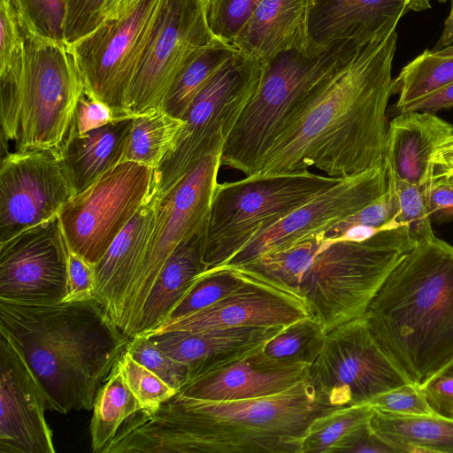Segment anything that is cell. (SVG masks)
Segmentation results:
<instances>
[{
    "instance_id": "25",
    "label": "cell",
    "mask_w": 453,
    "mask_h": 453,
    "mask_svg": "<svg viewBox=\"0 0 453 453\" xmlns=\"http://www.w3.org/2000/svg\"><path fill=\"white\" fill-rule=\"evenodd\" d=\"M313 0H261L234 40L240 53L267 62L290 50L311 46L309 18Z\"/></svg>"
},
{
    "instance_id": "33",
    "label": "cell",
    "mask_w": 453,
    "mask_h": 453,
    "mask_svg": "<svg viewBox=\"0 0 453 453\" xmlns=\"http://www.w3.org/2000/svg\"><path fill=\"white\" fill-rule=\"evenodd\" d=\"M452 82L453 56H441L426 50L393 80V94L399 95L396 112Z\"/></svg>"
},
{
    "instance_id": "52",
    "label": "cell",
    "mask_w": 453,
    "mask_h": 453,
    "mask_svg": "<svg viewBox=\"0 0 453 453\" xmlns=\"http://www.w3.org/2000/svg\"><path fill=\"white\" fill-rule=\"evenodd\" d=\"M453 44V0L449 16L445 19L441 35L432 51H438Z\"/></svg>"
},
{
    "instance_id": "54",
    "label": "cell",
    "mask_w": 453,
    "mask_h": 453,
    "mask_svg": "<svg viewBox=\"0 0 453 453\" xmlns=\"http://www.w3.org/2000/svg\"><path fill=\"white\" fill-rule=\"evenodd\" d=\"M434 178H437L453 187V170L440 171L438 173L434 174Z\"/></svg>"
},
{
    "instance_id": "36",
    "label": "cell",
    "mask_w": 453,
    "mask_h": 453,
    "mask_svg": "<svg viewBox=\"0 0 453 453\" xmlns=\"http://www.w3.org/2000/svg\"><path fill=\"white\" fill-rule=\"evenodd\" d=\"M388 186L396 202L393 225L406 226L416 243L434 235L427 204L429 188L399 180L388 173Z\"/></svg>"
},
{
    "instance_id": "41",
    "label": "cell",
    "mask_w": 453,
    "mask_h": 453,
    "mask_svg": "<svg viewBox=\"0 0 453 453\" xmlns=\"http://www.w3.org/2000/svg\"><path fill=\"white\" fill-rule=\"evenodd\" d=\"M26 36L12 0H0V74L24 67Z\"/></svg>"
},
{
    "instance_id": "57",
    "label": "cell",
    "mask_w": 453,
    "mask_h": 453,
    "mask_svg": "<svg viewBox=\"0 0 453 453\" xmlns=\"http://www.w3.org/2000/svg\"><path fill=\"white\" fill-rule=\"evenodd\" d=\"M437 1L443 3V2H446L447 0H437Z\"/></svg>"
},
{
    "instance_id": "30",
    "label": "cell",
    "mask_w": 453,
    "mask_h": 453,
    "mask_svg": "<svg viewBox=\"0 0 453 453\" xmlns=\"http://www.w3.org/2000/svg\"><path fill=\"white\" fill-rule=\"evenodd\" d=\"M238 54L234 46L219 41L204 47L179 73L165 97L162 109L182 119L197 96Z\"/></svg>"
},
{
    "instance_id": "46",
    "label": "cell",
    "mask_w": 453,
    "mask_h": 453,
    "mask_svg": "<svg viewBox=\"0 0 453 453\" xmlns=\"http://www.w3.org/2000/svg\"><path fill=\"white\" fill-rule=\"evenodd\" d=\"M95 265L69 250L67 257L66 294L62 302L95 299Z\"/></svg>"
},
{
    "instance_id": "1",
    "label": "cell",
    "mask_w": 453,
    "mask_h": 453,
    "mask_svg": "<svg viewBox=\"0 0 453 453\" xmlns=\"http://www.w3.org/2000/svg\"><path fill=\"white\" fill-rule=\"evenodd\" d=\"M396 30L364 47L321 81L288 121L254 177L316 168L347 178L383 164Z\"/></svg>"
},
{
    "instance_id": "11",
    "label": "cell",
    "mask_w": 453,
    "mask_h": 453,
    "mask_svg": "<svg viewBox=\"0 0 453 453\" xmlns=\"http://www.w3.org/2000/svg\"><path fill=\"white\" fill-rule=\"evenodd\" d=\"M165 0H137L70 46L84 90L119 117H131L127 96Z\"/></svg>"
},
{
    "instance_id": "37",
    "label": "cell",
    "mask_w": 453,
    "mask_h": 453,
    "mask_svg": "<svg viewBox=\"0 0 453 453\" xmlns=\"http://www.w3.org/2000/svg\"><path fill=\"white\" fill-rule=\"evenodd\" d=\"M24 33L65 42L67 0H12Z\"/></svg>"
},
{
    "instance_id": "28",
    "label": "cell",
    "mask_w": 453,
    "mask_h": 453,
    "mask_svg": "<svg viewBox=\"0 0 453 453\" xmlns=\"http://www.w3.org/2000/svg\"><path fill=\"white\" fill-rule=\"evenodd\" d=\"M370 426L397 453H453V418L375 411Z\"/></svg>"
},
{
    "instance_id": "7",
    "label": "cell",
    "mask_w": 453,
    "mask_h": 453,
    "mask_svg": "<svg viewBox=\"0 0 453 453\" xmlns=\"http://www.w3.org/2000/svg\"><path fill=\"white\" fill-rule=\"evenodd\" d=\"M25 36L22 76L0 80L1 141L16 151L57 149L84 82L68 44Z\"/></svg>"
},
{
    "instance_id": "16",
    "label": "cell",
    "mask_w": 453,
    "mask_h": 453,
    "mask_svg": "<svg viewBox=\"0 0 453 453\" xmlns=\"http://www.w3.org/2000/svg\"><path fill=\"white\" fill-rule=\"evenodd\" d=\"M388 189V176L385 161L357 175L342 178L256 235L219 267L241 266L307 236L326 232L341 220L374 202Z\"/></svg>"
},
{
    "instance_id": "48",
    "label": "cell",
    "mask_w": 453,
    "mask_h": 453,
    "mask_svg": "<svg viewBox=\"0 0 453 453\" xmlns=\"http://www.w3.org/2000/svg\"><path fill=\"white\" fill-rule=\"evenodd\" d=\"M427 204L432 222L446 223L453 219V187L434 178L427 192Z\"/></svg>"
},
{
    "instance_id": "53",
    "label": "cell",
    "mask_w": 453,
    "mask_h": 453,
    "mask_svg": "<svg viewBox=\"0 0 453 453\" xmlns=\"http://www.w3.org/2000/svg\"><path fill=\"white\" fill-rule=\"evenodd\" d=\"M408 11H424L431 7V0H403Z\"/></svg>"
},
{
    "instance_id": "3",
    "label": "cell",
    "mask_w": 453,
    "mask_h": 453,
    "mask_svg": "<svg viewBox=\"0 0 453 453\" xmlns=\"http://www.w3.org/2000/svg\"><path fill=\"white\" fill-rule=\"evenodd\" d=\"M0 332L38 379L47 409L61 414L93 409L130 339L96 299L35 304L0 300Z\"/></svg>"
},
{
    "instance_id": "8",
    "label": "cell",
    "mask_w": 453,
    "mask_h": 453,
    "mask_svg": "<svg viewBox=\"0 0 453 453\" xmlns=\"http://www.w3.org/2000/svg\"><path fill=\"white\" fill-rule=\"evenodd\" d=\"M342 179L305 171L218 182L203 244L205 272L223 265L256 235Z\"/></svg>"
},
{
    "instance_id": "4",
    "label": "cell",
    "mask_w": 453,
    "mask_h": 453,
    "mask_svg": "<svg viewBox=\"0 0 453 453\" xmlns=\"http://www.w3.org/2000/svg\"><path fill=\"white\" fill-rule=\"evenodd\" d=\"M415 245L406 226L360 241L329 239L323 232L230 268L299 297L326 334L362 318L386 277Z\"/></svg>"
},
{
    "instance_id": "40",
    "label": "cell",
    "mask_w": 453,
    "mask_h": 453,
    "mask_svg": "<svg viewBox=\"0 0 453 453\" xmlns=\"http://www.w3.org/2000/svg\"><path fill=\"white\" fill-rule=\"evenodd\" d=\"M126 351L177 392L190 380L187 367L168 357L149 337L130 338Z\"/></svg>"
},
{
    "instance_id": "58",
    "label": "cell",
    "mask_w": 453,
    "mask_h": 453,
    "mask_svg": "<svg viewBox=\"0 0 453 453\" xmlns=\"http://www.w3.org/2000/svg\"><path fill=\"white\" fill-rule=\"evenodd\" d=\"M450 418H453V411H452V413H451V415H450Z\"/></svg>"
},
{
    "instance_id": "34",
    "label": "cell",
    "mask_w": 453,
    "mask_h": 453,
    "mask_svg": "<svg viewBox=\"0 0 453 453\" xmlns=\"http://www.w3.org/2000/svg\"><path fill=\"white\" fill-rule=\"evenodd\" d=\"M325 336L322 326L308 317L281 329L262 349L275 359L311 365L322 348Z\"/></svg>"
},
{
    "instance_id": "31",
    "label": "cell",
    "mask_w": 453,
    "mask_h": 453,
    "mask_svg": "<svg viewBox=\"0 0 453 453\" xmlns=\"http://www.w3.org/2000/svg\"><path fill=\"white\" fill-rule=\"evenodd\" d=\"M374 411L367 403L338 408L319 416L307 429L302 453L349 452L369 426Z\"/></svg>"
},
{
    "instance_id": "18",
    "label": "cell",
    "mask_w": 453,
    "mask_h": 453,
    "mask_svg": "<svg viewBox=\"0 0 453 453\" xmlns=\"http://www.w3.org/2000/svg\"><path fill=\"white\" fill-rule=\"evenodd\" d=\"M42 388L24 356L0 332V453H55Z\"/></svg>"
},
{
    "instance_id": "42",
    "label": "cell",
    "mask_w": 453,
    "mask_h": 453,
    "mask_svg": "<svg viewBox=\"0 0 453 453\" xmlns=\"http://www.w3.org/2000/svg\"><path fill=\"white\" fill-rule=\"evenodd\" d=\"M396 212V202L392 189L388 191L364 209L341 220L329 230L325 236L329 239H340L349 230L356 227L380 231L395 227L392 221Z\"/></svg>"
},
{
    "instance_id": "14",
    "label": "cell",
    "mask_w": 453,
    "mask_h": 453,
    "mask_svg": "<svg viewBox=\"0 0 453 453\" xmlns=\"http://www.w3.org/2000/svg\"><path fill=\"white\" fill-rule=\"evenodd\" d=\"M216 41L206 23L201 0H165L128 89V112L137 116L162 108L167 92L186 65Z\"/></svg>"
},
{
    "instance_id": "44",
    "label": "cell",
    "mask_w": 453,
    "mask_h": 453,
    "mask_svg": "<svg viewBox=\"0 0 453 453\" xmlns=\"http://www.w3.org/2000/svg\"><path fill=\"white\" fill-rule=\"evenodd\" d=\"M107 0H67L65 41L68 45L93 32L104 20Z\"/></svg>"
},
{
    "instance_id": "23",
    "label": "cell",
    "mask_w": 453,
    "mask_h": 453,
    "mask_svg": "<svg viewBox=\"0 0 453 453\" xmlns=\"http://www.w3.org/2000/svg\"><path fill=\"white\" fill-rule=\"evenodd\" d=\"M157 204L158 200L149 196L95 265V299L119 328L128 290L147 250Z\"/></svg>"
},
{
    "instance_id": "2",
    "label": "cell",
    "mask_w": 453,
    "mask_h": 453,
    "mask_svg": "<svg viewBox=\"0 0 453 453\" xmlns=\"http://www.w3.org/2000/svg\"><path fill=\"white\" fill-rule=\"evenodd\" d=\"M335 409L307 379L254 399L207 401L177 393L128 418L108 453H302L311 423Z\"/></svg>"
},
{
    "instance_id": "21",
    "label": "cell",
    "mask_w": 453,
    "mask_h": 453,
    "mask_svg": "<svg viewBox=\"0 0 453 453\" xmlns=\"http://www.w3.org/2000/svg\"><path fill=\"white\" fill-rule=\"evenodd\" d=\"M284 327L242 326L198 332L174 330L141 336L149 337L168 357L185 365L192 380L263 346Z\"/></svg>"
},
{
    "instance_id": "24",
    "label": "cell",
    "mask_w": 453,
    "mask_h": 453,
    "mask_svg": "<svg viewBox=\"0 0 453 453\" xmlns=\"http://www.w3.org/2000/svg\"><path fill=\"white\" fill-rule=\"evenodd\" d=\"M453 134V126L434 113H398L387 131L384 161L390 176L429 188L434 181V155Z\"/></svg>"
},
{
    "instance_id": "39",
    "label": "cell",
    "mask_w": 453,
    "mask_h": 453,
    "mask_svg": "<svg viewBox=\"0 0 453 453\" xmlns=\"http://www.w3.org/2000/svg\"><path fill=\"white\" fill-rule=\"evenodd\" d=\"M118 365L126 384L144 410L157 409L178 393L126 350Z\"/></svg>"
},
{
    "instance_id": "13",
    "label": "cell",
    "mask_w": 453,
    "mask_h": 453,
    "mask_svg": "<svg viewBox=\"0 0 453 453\" xmlns=\"http://www.w3.org/2000/svg\"><path fill=\"white\" fill-rule=\"evenodd\" d=\"M307 380L319 398L334 408L367 403L410 383L374 342L363 317L326 334Z\"/></svg>"
},
{
    "instance_id": "20",
    "label": "cell",
    "mask_w": 453,
    "mask_h": 453,
    "mask_svg": "<svg viewBox=\"0 0 453 453\" xmlns=\"http://www.w3.org/2000/svg\"><path fill=\"white\" fill-rule=\"evenodd\" d=\"M263 346L188 381L178 393L207 401L254 399L282 393L307 379L311 365L270 357Z\"/></svg>"
},
{
    "instance_id": "12",
    "label": "cell",
    "mask_w": 453,
    "mask_h": 453,
    "mask_svg": "<svg viewBox=\"0 0 453 453\" xmlns=\"http://www.w3.org/2000/svg\"><path fill=\"white\" fill-rule=\"evenodd\" d=\"M154 171L123 161L70 198L58 214L69 250L96 265L149 199Z\"/></svg>"
},
{
    "instance_id": "17",
    "label": "cell",
    "mask_w": 453,
    "mask_h": 453,
    "mask_svg": "<svg viewBox=\"0 0 453 453\" xmlns=\"http://www.w3.org/2000/svg\"><path fill=\"white\" fill-rule=\"evenodd\" d=\"M69 248L58 216L0 242V300L62 302Z\"/></svg>"
},
{
    "instance_id": "35",
    "label": "cell",
    "mask_w": 453,
    "mask_h": 453,
    "mask_svg": "<svg viewBox=\"0 0 453 453\" xmlns=\"http://www.w3.org/2000/svg\"><path fill=\"white\" fill-rule=\"evenodd\" d=\"M244 281L245 277L236 269L230 267H218L203 273L177 303L162 324L214 304L242 286Z\"/></svg>"
},
{
    "instance_id": "9",
    "label": "cell",
    "mask_w": 453,
    "mask_h": 453,
    "mask_svg": "<svg viewBox=\"0 0 453 453\" xmlns=\"http://www.w3.org/2000/svg\"><path fill=\"white\" fill-rule=\"evenodd\" d=\"M265 65L239 52L197 96L177 141L154 171L149 196L161 200L203 157L223 148L257 90Z\"/></svg>"
},
{
    "instance_id": "29",
    "label": "cell",
    "mask_w": 453,
    "mask_h": 453,
    "mask_svg": "<svg viewBox=\"0 0 453 453\" xmlns=\"http://www.w3.org/2000/svg\"><path fill=\"white\" fill-rule=\"evenodd\" d=\"M143 406L126 384L118 363L98 389L90 421L91 450L108 453L123 424Z\"/></svg>"
},
{
    "instance_id": "27",
    "label": "cell",
    "mask_w": 453,
    "mask_h": 453,
    "mask_svg": "<svg viewBox=\"0 0 453 453\" xmlns=\"http://www.w3.org/2000/svg\"><path fill=\"white\" fill-rule=\"evenodd\" d=\"M206 226L207 224L180 243L165 263L143 306L134 336L161 325L199 276L206 271L203 263Z\"/></svg>"
},
{
    "instance_id": "32",
    "label": "cell",
    "mask_w": 453,
    "mask_h": 453,
    "mask_svg": "<svg viewBox=\"0 0 453 453\" xmlns=\"http://www.w3.org/2000/svg\"><path fill=\"white\" fill-rule=\"evenodd\" d=\"M183 127V119L170 115L162 108L135 116L123 161L157 168Z\"/></svg>"
},
{
    "instance_id": "51",
    "label": "cell",
    "mask_w": 453,
    "mask_h": 453,
    "mask_svg": "<svg viewBox=\"0 0 453 453\" xmlns=\"http://www.w3.org/2000/svg\"><path fill=\"white\" fill-rule=\"evenodd\" d=\"M137 0H107L103 15L105 19H118L124 15Z\"/></svg>"
},
{
    "instance_id": "6",
    "label": "cell",
    "mask_w": 453,
    "mask_h": 453,
    "mask_svg": "<svg viewBox=\"0 0 453 453\" xmlns=\"http://www.w3.org/2000/svg\"><path fill=\"white\" fill-rule=\"evenodd\" d=\"M344 41L283 51L265 62L258 88L226 138L221 166L257 174L272 145L315 88L364 47Z\"/></svg>"
},
{
    "instance_id": "49",
    "label": "cell",
    "mask_w": 453,
    "mask_h": 453,
    "mask_svg": "<svg viewBox=\"0 0 453 453\" xmlns=\"http://www.w3.org/2000/svg\"><path fill=\"white\" fill-rule=\"evenodd\" d=\"M453 108V82L406 106L401 112L426 111L435 113ZM400 112V113H401Z\"/></svg>"
},
{
    "instance_id": "55",
    "label": "cell",
    "mask_w": 453,
    "mask_h": 453,
    "mask_svg": "<svg viewBox=\"0 0 453 453\" xmlns=\"http://www.w3.org/2000/svg\"><path fill=\"white\" fill-rule=\"evenodd\" d=\"M434 53H436L437 55H441V56H453V44L446 47V48H443L438 51H433Z\"/></svg>"
},
{
    "instance_id": "15",
    "label": "cell",
    "mask_w": 453,
    "mask_h": 453,
    "mask_svg": "<svg viewBox=\"0 0 453 453\" xmlns=\"http://www.w3.org/2000/svg\"><path fill=\"white\" fill-rule=\"evenodd\" d=\"M73 196L57 149L2 155L0 242L58 216Z\"/></svg>"
},
{
    "instance_id": "10",
    "label": "cell",
    "mask_w": 453,
    "mask_h": 453,
    "mask_svg": "<svg viewBox=\"0 0 453 453\" xmlns=\"http://www.w3.org/2000/svg\"><path fill=\"white\" fill-rule=\"evenodd\" d=\"M222 149L203 157L174 188L158 200L147 250L124 305L119 329L129 338L135 334L143 306L169 257L180 243L207 224Z\"/></svg>"
},
{
    "instance_id": "45",
    "label": "cell",
    "mask_w": 453,
    "mask_h": 453,
    "mask_svg": "<svg viewBox=\"0 0 453 453\" xmlns=\"http://www.w3.org/2000/svg\"><path fill=\"white\" fill-rule=\"evenodd\" d=\"M122 118L127 117L118 116L109 106L83 90L74 109L67 132L84 134Z\"/></svg>"
},
{
    "instance_id": "19",
    "label": "cell",
    "mask_w": 453,
    "mask_h": 453,
    "mask_svg": "<svg viewBox=\"0 0 453 453\" xmlns=\"http://www.w3.org/2000/svg\"><path fill=\"white\" fill-rule=\"evenodd\" d=\"M242 275L244 283L214 304L141 335L174 330L198 332L242 326H287L311 317L299 297Z\"/></svg>"
},
{
    "instance_id": "43",
    "label": "cell",
    "mask_w": 453,
    "mask_h": 453,
    "mask_svg": "<svg viewBox=\"0 0 453 453\" xmlns=\"http://www.w3.org/2000/svg\"><path fill=\"white\" fill-rule=\"evenodd\" d=\"M369 403L375 411L399 415L437 414L430 406L421 388L407 383L384 392Z\"/></svg>"
},
{
    "instance_id": "22",
    "label": "cell",
    "mask_w": 453,
    "mask_h": 453,
    "mask_svg": "<svg viewBox=\"0 0 453 453\" xmlns=\"http://www.w3.org/2000/svg\"><path fill=\"white\" fill-rule=\"evenodd\" d=\"M408 12L403 0H313L309 35L313 46L354 41L363 45L396 30Z\"/></svg>"
},
{
    "instance_id": "5",
    "label": "cell",
    "mask_w": 453,
    "mask_h": 453,
    "mask_svg": "<svg viewBox=\"0 0 453 453\" xmlns=\"http://www.w3.org/2000/svg\"><path fill=\"white\" fill-rule=\"evenodd\" d=\"M379 348L422 388L453 361V246L417 242L386 277L363 316Z\"/></svg>"
},
{
    "instance_id": "50",
    "label": "cell",
    "mask_w": 453,
    "mask_h": 453,
    "mask_svg": "<svg viewBox=\"0 0 453 453\" xmlns=\"http://www.w3.org/2000/svg\"><path fill=\"white\" fill-rule=\"evenodd\" d=\"M434 161L440 171L453 170V134L438 147L434 155Z\"/></svg>"
},
{
    "instance_id": "56",
    "label": "cell",
    "mask_w": 453,
    "mask_h": 453,
    "mask_svg": "<svg viewBox=\"0 0 453 453\" xmlns=\"http://www.w3.org/2000/svg\"><path fill=\"white\" fill-rule=\"evenodd\" d=\"M441 373L453 376V361Z\"/></svg>"
},
{
    "instance_id": "38",
    "label": "cell",
    "mask_w": 453,
    "mask_h": 453,
    "mask_svg": "<svg viewBox=\"0 0 453 453\" xmlns=\"http://www.w3.org/2000/svg\"><path fill=\"white\" fill-rule=\"evenodd\" d=\"M208 27L219 42L232 45L261 0H201Z\"/></svg>"
},
{
    "instance_id": "26",
    "label": "cell",
    "mask_w": 453,
    "mask_h": 453,
    "mask_svg": "<svg viewBox=\"0 0 453 453\" xmlns=\"http://www.w3.org/2000/svg\"><path fill=\"white\" fill-rule=\"evenodd\" d=\"M134 117L119 119L84 134L66 133L57 151L74 196L123 162Z\"/></svg>"
},
{
    "instance_id": "47",
    "label": "cell",
    "mask_w": 453,
    "mask_h": 453,
    "mask_svg": "<svg viewBox=\"0 0 453 453\" xmlns=\"http://www.w3.org/2000/svg\"><path fill=\"white\" fill-rule=\"evenodd\" d=\"M421 388L435 413L450 418L453 411V376L439 373Z\"/></svg>"
}]
</instances>
